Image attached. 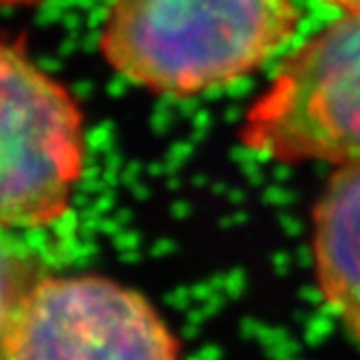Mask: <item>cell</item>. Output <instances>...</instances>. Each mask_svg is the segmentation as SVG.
I'll use <instances>...</instances> for the list:
<instances>
[{
  "label": "cell",
  "mask_w": 360,
  "mask_h": 360,
  "mask_svg": "<svg viewBox=\"0 0 360 360\" xmlns=\"http://www.w3.org/2000/svg\"><path fill=\"white\" fill-rule=\"evenodd\" d=\"M0 278H3V300H0V323H7L27 302L37 282L44 278L37 259L27 245L15 241L9 230H3V250H0Z\"/></svg>",
  "instance_id": "6"
},
{
  "label": "cell",
  "mask_w": 360,
  "mask_h": 360,
  "mask_svg": "<svg viewBox=\"0 0 360 360\" xmlns=\"http://www.w3.org/2000/svg\"><path fill=\"white\" fill-rule=\"evenodd\" d=\"M313 207L317 289L360 347V161L334 165Z\"/></svg>",
  "instance_id": "5"
},
{
  "label": "cell",
  "mask_w": 360,
  "mask_h": 360,
  "mask_svg": "<svg viewBox=\"0 0 360 360\" xmlns=\"http://www.w3.org/2000/svg\"><path fill=\"white\" fill-rule=\"evenodd\" d=\"M300 24L295 0H111L98 48L128 83L193 98L261 70Z\"/></svg>",
  "instance_id": "1"
},
{
  "label": "cell",
  "mask_w": 360,
  "mask_h": 360,
  "mask_svg": "<svg viewBox=\"0 0 360 360\" xmlns=\"http://www.w3.org/2000/svg\"><path fill=\"white\" fill-rule=\"evenodd\" d=\"M183 343L146 295L105 276H44L7 323L3 360H174Z\"/></svg>",
  "instance_id": "4"
},
{
  "label": "cell",
  "mask_w": 360,
  "mask_h": 360,
  "mask_svg": "<svg viewBox=\"0 0 360 360\" xmlns=\"http://www.w3.org/2000/svg\"><path fill=\"white\" fill-rule=\"evenodd\" d=\"M319 3L337 9L341 13H360V0H319Z\"/></svg>",
  "instance_id": "7"
},
{
  "label": "cell",
  "mask_w": 360,
  "mask_h": 360,
  "mask_svg": "<svg viewBox=\"0 0 360 360\" xmlns=\"http://www.w3.org/2000/svg\"><path fill=\"white\" fill-rule=\"evenodd\" d=\"M239 141L276 163L360 161V13H343L280 61Z\"/></svg>",
  "instance_id": "3"
},
{
  "label": "cell",
  "mask_w": 360,
  "mask_h": 360,
  "mask_svg": "<svg viewBox=\"0 0 360 360\" xmlns=\"http://www.w3.org/2000/svg\"><path fill=\"white\" fill-rule=\"evenodd\" d=\"M44 3H48V0H3L5 7H37Z\"/></svg>",
  "instance_id": "8"
},
{
  "label": "cell",
  "mask_w": 360,
  "mask_h": 360,
  "mask_svg": "<svg viewBox=\"0 0 360 360\" xmlns=\"http://www.w3.org/2000/svg\"><path fill=\"white\" fill-rule=\"evenodd\" d=\"M85 115L41 70L22 37L0 46V224L41 230L61 221L85 172Z\"/></svg>",
  "instance_id": "2"
}]
</instances>
